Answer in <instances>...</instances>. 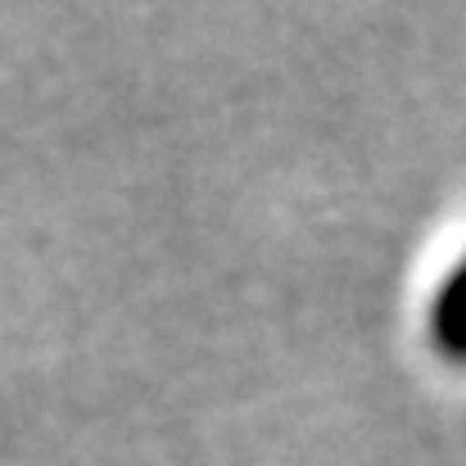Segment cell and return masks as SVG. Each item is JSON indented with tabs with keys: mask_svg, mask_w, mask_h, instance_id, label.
I'll return each mask as SVG.
<instances>
[{
	"mask_svg": "<svg viewBox=\"0 0 466 466\" xmlns=\"http://www.w3.org/2000/svg\"><path fill=\"white\" fill-rule=\"evenodd\" d=\"M431 330H435V344L466 362V258L453 268V277L444 281V290L435 295V309H431Z\"/></svg>",
	"mask_w": 466,
	"mask_h": 466,
	"instance_id": "6da1fadb",
	"label": "cell"
}]
</instances>
